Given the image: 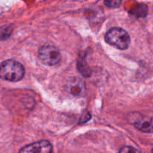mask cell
Wrapping results in <instances>:
<instances>
[{"mask_svg":"<svg viewBox=\"0 0 153 153\" xmlns=\"http://www.w3.org/2000/svg\"><path fill=\"white\" fill-rule=\"evenodd\" d=\"M78 68H79V72L82 75H84V76L88 77V76H91V70H90L89 67L87 65L86 61H84L83 59H82L81 61H79V62H78Z\"/></svg>","mask_w":153,"mask_h":153,"instance_id":"52a82bcc","label":"cell"},{"mask_svg":"<svg viewBox=\"0 0 153 153\" xmlns=\"http://www.w3.org/2000/svg\"><path fill=\"white\" fill-rule=\"evenodd\" d=\"M52 151V144L48 140H40L25 146L19 152L23 153H49Z\"/></svg>","mask_w":153,"mask_h":153,"instance_id":"5b68a950","label":"cell"},{"mask_svg":"<svg viewBox=\"0 0 153 153\" xmlns=\"http://www.w3.org/2000/svg\"><path fill=\"white\" fill-rule=\"evenodd\" d=\"M137 129L143 132H153V117H140L134 123Z\"/></svg>","mask_w":153,"mask_h":153,"instance_id":"8992f818","label":"cell"},{"mask_svg":"<svg viewBox=\"0 0 153 153\" xmlns=\"http://www.w3.org/2000/svg\"><path fill=\"white\" fill-rule=\"evenodd\" d=\"M13 28L11 25H4L0 28V40H3L9 37V36L11 34Z\"/></svg>","mask_w":153,"mask_h":153,"instance_id":"9c48e42d","label":"cell"},{"mask_svg":"<svg viewBox=\"0 0 153 153\" xmlns=\"http://www.w3.org/2000/svg\"><path fill=\"white\" fill-rule=\"evenodd\" d=\"M147 13V7L145 4H140L131 10V13L137 16H144Z\"/></svg>","mask_w":153,"mask_h":153,"instance_id":"ba28073f","label":"cell"},{"mask_svg":"<svg viewBox=\"0 0 153 153\" xmlns=\"http://www.w3.org/2000/svg\"><path fill=\"white\" fill-rule=\"evenodd\" d=\"M66 91L75 97H82L86 93L85 82L79 77H71L66 83Z\"/></svg>","mask_w":153,"mask_h":153,"instance_id":"277c9868","label":"cell"},{"mask_svg":"<svg viewBox=\"0 0 153 153\" xmlns=\"http://www.w3.org/2000/svg\"><path fill=\"white\" fill-rule=\"evenodd\" d=\"M25 75L23 66L15 60H7L0 65V78L9 82H19Z\"/></svg>","mask_w":153,"mask_h":153,"instance_id":"6da1fadb","label":"cell"},{"mask_svg":"<svg viewBox=\"0 0 153 153\" xmlns=\"http://www.w3.org/2000/svg\"><path fill=\"white\" fill-rule=\"evenodd\" d=\"M122 0H105V4L111 8H117L121 5Z\"/></svg>","mask_w":153,"mask_h":153,"instance_id":"30bf717a","label":"cell"},{"mask_svg":"<svg viewBox=\"0 0 153 153\" xmlns=\"http://www.w3.org/2000/svg\"><path fill=\"white\" fill-rule=\"evenodd\" d=\"M152 152H153V149H152Z\"/></svg>","mask_w":153,"mask_h":153,"instance_id":"7c38bea8","label":"cell"},{"mask_svg":"<svg viewBox=\"0 0 153 153\" xmlns=\"http://www.w3.org/2000/svg\"><path fill=\"white\" fill-rule=\"evenodd\" d=\"M105 39L108 44L121 50L128 49L131 43L130 36L127 31L117 27L111 28L106 33Z\"/></svg>","mask_w":153,"mask_h":153,"instance_id":"7a4b0ae2","label":"cell"},{"mask_svg":"<svg viewBox=\"0 0 153 153\" xmlns=\"http://www.w3.org/2000/svg\"><path fill=\"white\" fill-rule=\"evenodd\" d=\"M120 152H138L139 151L137 149H134V148L131 147V146H125V147H123L122 149L120 150Z\"/></svg>","mask_w":153,"mask_h":153,"instance_id":"8fae6325","label":"cell"},{"mask_svg":"<svg viewBox=\"0 0 153 153\" xmlns=\"http://www.w3.org/2000/svg\"><path fill=\"white\" fill-rule=\"evenodd\" d=\"M38 58L43 64L46 66H55L61 61V55L55 46H43L38 52Z\"/></svg>","mask_w":153,"mask_h":153,"instance_id":"3957f363","label":"cell"}]
</instances>
